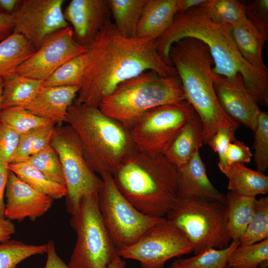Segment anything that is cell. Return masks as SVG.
Listing matches in <instances>:
<instances>
[{
	"label": "cell",
	"mask_w": 268,
	"mask_h": 268,
	"mask_svg": "<svg viewBox=\"0 0 268 268\" xmlns=\"http://www.w3.org/2000/svg\"><path fill=\"white\" fill-rule=\"evenodd\" d=\"M207 0H179V12L182 13L204 3Z\"/></svg>",
	"instance_id": "obj_48"
},
{
	"label": "cell",
	"mask_w": 268,
	"mask_h": 268,
	"mask_svg": "<svg viewBox=\"0 0 268 268\" xmlns=\"http://www.w3.org/2000/svg\"><path fill=\"white\" fill-rule=\"evenodd\" d=\"M256 268H261L260 267Z\"/></svg>",
	"instance_id": "obj_52"
},
{
	"label": "cell",
	"mask_w": 268,
	"mask_h": 268,
	"mask_svg": "<svg viewBox=\"0 0 268 268\" xmlns=\"http://www.w3.org/2000/svg\"><path fill=\"white\" fill-rule=\"evenodd\" d=\"M79 86L40 88L35 96L24 106L33 114L55 124L67 122L68 109L76 98Z\"/></svg>",
	"instance_id": "obj_19"
},
{
	"label": "cell",
	"mask_w": 268,
	"mask_h": 268,
	"mask_svg": "<svg viewBox=\"0 0 268 268\" xmlns=\"http://www.w3.org/2000/svg\"><path fill=\"white\" fill-rule=\"evenodd\" d=\"M36 51L33 45L20 34L13 33L0 42V78L15 72Z\"/></svg>",
	"instance_id": "obj_26"
},
{
	"label": "cell",
	"mask_w": 268,
	"mask_h": 268,
	"mask_svg": "<svg viewBox=\"0 0 268 268\" xmlns=\"http://www.w3.org/2000/svg\"><path fill=\"white\" fill-rule=\"evenodd\" d=\"M25 162L39 170L49 179L66 187L60 159L51 145L31 156Z\"/></svg>",
	"instance_id": "obj_35"
},
{
	"label": "cell",
	"mask_w": 268,
	"mask_h": 268,
	"mask_svg": "<svg viewBox=\"0 0 268 268\" xmlns=\"http://www.w3.org/2000/svg\"><path fill=\"white\" fill-rule=\"evenodd\" d=\"M146 0H108L109 9L118 32L126 38L135 37Z\"/></svg>",
	"instance_id": "obj_27"
},
{
	"label": "cell",
	"mask_w": 268,
	"mask_h": 268,
	"mask_svg": "<svg viewBox=\"0 0 268 268\" xmlns=\"http://www.w3.org/2000/svg\"><path fill=\"white\" fill-rule=\"evenodd\" d=\"M213 86L218 102L232 119L252 131L261 111L258 103L247 90L242 76L228 77L214 73Z\"/></svg>",
	"instance_id": "obj_15"
},
{
	"label": "cell",
	"mask_w": 268,
	"mask_h": 268,
	"mask_svg": "<svg viewBox=\"0 0 268 268\" xmlns=\"http://www.w3.org/2000/svg\"><path fill=\"white\" fill-rule=\"evenodd\" d=\"M178 12L179 0H146L135 37L155 41L170 27Z\"/></svg>",
	"instance_id": "obj_20"
},
{
	"label": "cell",
	"mask_w": 268,
	"mask_h": 268,
	"mask_svg": "<svg viewBox=\"0 0 268 268\" xmlns=\"http://www.w3.org/2000/svg\"><path fill=\"white\" fill-rule=\"evenodd\" d=\"M14 31V22L11 15L0 13V42L4 40Z\"/></svg>",
	"instance_id": "obj_45"
},
{
	"label": "cell",
	"mask_w": 268,
	"mask_h": 268,
	"mask_svg": "<svg viewBox=\"0 0 268 268\" xmlns=\"http://www.w3.org/2000/svg\"><path fill=\"white\" fill-rule=\"evenodd\" d=\"M225 222L231 241L240 243L255 211L257 199L229 191L225 195Z\"/></svg>",
	"instance_id": "obj_23"
},
{
	"label": "cell",
	"mask_w": 268,
	"mask_h": 268,
	"mask_svg": "<svg viewBox=\"0 0 268 268\" xmlns=\"http://www.w3.org/2000/svg\"><path fill=\"white\" fill-rule=\"evenodd\" d=\"M87 48L82 83L73 101L78 104L98 108L120 84L146 71L178 75L159 54L155 40L126 38L110 20Z\"/></svg>",
	"instance_id": "obj_1"
},
{
	"label": "cell",
	"mask_w": 268,
	"mask_h": 268,
	"mask_svg": "<svg viewBox=\"0 0 268 268\" xmlns=\"http://www.w3.org/2000/svg\"><path fill=\"white\" fill-rule=\"evenodd\" d=\"M184 100L178 75L163 76L148 70L120 84L102 100L98 108L130 131L150 110Z\"/></svg>",
	"instance_id": "obj_6"
},
{
	"label": "cell",
	"mask_w": 268,
	"mask_h": 268,
	"mask_svg": "<svg viewBox=\"0 0 268 268\" xmlns=\"http://www.w3.org/2000/svg\"><path fill=\"white\" fill-rule=\"evenodd\" d=\"M15 232V225L11 220L6 218H0V242L9 240Z\"/></svg>",
	"instance_id": "obj_46"
},
{
	"label": "cell",
	"mask_w": 268,
	"mask_h": 268,
	"mask_svg": "<svg viewBox=\"0 0 268 268\" xmlns=\"http://www.w3.org/2000/svg\"><path fill=\"white\" fill-rule=\"evenodd\" d=\"M86 60V53L66 62L43 81L45 87H81Z\"/></svg>",
	"instance_id": "obj_31"
},
{
	"label": "cell",
	"mask_w": 268,
	"mask_h": 268,
	"mask_svg": "<svg viewBox=\"0 0 268 268\" xmlns=\"http://www.w3.org/2000/svg\"><path fill=\"white\" fill-rule=\"evenodd\" d=\"M0 121L20 135L33 129L55 124L49 119L33 114L22 106L1 110Z\"/></svg>",
	"instance_id": "obj_30"
},
{
	"label": "cell",
	"mask_w": 268,
	"mask_h": 268,
	"mask_svg": "<svg viewBox=\"0 0 268 268\" xmlns=\"http://www.w3.org/2000/svg\"><path fill=\"white\" fill-rule=\"evenodd\" d=\"M47 244V259L44 268H70L57 255L54 242L49 240Z\"/></svg>",
	"instance_id": "obj_43"
},
{
	"label": "cell",
	"mask_w": 268,
	"mask_h": 268,
	"mask_svg": "<svg viewBox=\"0 0 268 268\" xmlns=\"http://www.w3.org/2000/svg\"><path fill=\"white\" fill-rule=\"evenodd\" d=\"M20 135L0 121V162L9 164L16 151Z\"/></svg>",
	"instance_id": "obj_40"
},
{
	"label": "cell",
	"mask_w": 268,
	"mask_h": 268,
	"mask_svg": "<svg viewBox=\"0 0 268 268\" xmlns=\"http://www.w3.org/2000/svg\"><path fill=\"white\" fill-rule=\"evenodd\" d=\"M64 0H22L12 14L13 33L20 34L38 50L54 33L69 26L64 15Z\"/></svg>",
	"instance_id": "obj_13"
},
{
	"label": "cell",
	"mask_w": 268,
	"mask_h": 268,
	"mask_svg": "<svg viewBox=\"0 0 268 268\" xmlns=\"http://www.w3.org/2000/svg\"><path fill=\"white\" fill-rule=\"evenodd\" d=\"M126 261L119 255H118L109 264L108 268H125Z\"/></svg>",
	"instance_id": "obj_49"
},
{
	"label": "cell",
	"mask_w": 268,
	"mask_h": 268,
	"mask_svg": "<svg viewBox=\"0 0 268 268\" xmlns=\"http://www.w3.org/2000/svg\"><path fill=\"white\" fill-rule=\"evenodd\" d=\"M7 167L20 179L53 200L60 199L67 196L66 187L49 179L39 170L25 162L9 163Z\"/></svg>",
	"instance_id": "obj_28"
},
{
	"label": "cell",
	"mask_w": 268,
	"mask_h": 268,
	"mask_svg": "<svg viewBox=\"0 0 268 268\" xmlns=\"http://www.w3.org/2000/svg\"><path fill=\"white\" fill-rule=\"evenodd\" d=\"M254 158L257 171L263 173L268 168V113L261 111L254 131Z\"/></svg>",
	"instance_id": "obj_37"
},
{
	"label": "cell",
	"mask_w": 268,
	"mask_h": 268,
	"mask_svg": "<svg viewBox=\"0 0 268 268\" xmlns=\"http://www.w3.org/2000/svg\"><path fill=\"white\" fill-rule=\"evenodd\" d=\"M247 19L259 30L268 34V0H241Z\"/></svg>",
	"instance_id": "obj_39"
},
{
	"label": "cell",
	"mask_w": 268,
	"mask_h": 268,
	"mask_svg": "<svg viewBox=\"0 0 268 268\" xmlns=\"http://www.w3.org/2000/svg\"><path fill=\"white\" fill-rule=\"evenodd\" d=\"M108 0H71L64 11L75 40L87 47L110 20Z\"/></svg>",
	"instance_id": "obj_17"
},
{
	"label": "cell",
	"mask_w": 268,
	"mask_h": 268,
	"mask_svg": "<svg viewBox=\"0 0 268 268\" xmlns=\"http://www.w3.org/2000/svg\"><path fill=\"white\" fill-rule=\"evenodd\" d=\"M21 1L22 0H0V13L12 15Z\"/></svg>",
	"instance_id": "obj_47"
},
{
	"label": "cell",
	"mask_w": 268,
	"mask_h": 268,
	"mask_svg": "<svg viewBox=\"0 0 268 268\" xmlns=\"http://www.w3.org/2000/svg\"><path fill=\"white\" fill-rule=\"evenodd\" d=\"M177 169L178 198H199L225 203V195L216 189L208 178L200 150L188 162Z\"/></svg>",
	"instance_id": "obj_18"
},
{
	"label": "cell",
	"mask_w": 268,
	"mask_h": 268,
	"mask_svg": "<svg viewBox=\"0 0 268 268\" xmlns=\"http://www.w3.org/2000/svg\"><path fill=\"white\" fill-rule=\"evenodd\" d=\"M100 177L103 185L98 195L99 209L119 250L135 243L147 229L164 218L149 216L137 210L120 192L111 174L105 173Z\"/></svg>",
	"instance_id": "obj_10"
},
{
	"label": "cell",
	"mask_w": 268,
	"mask_h": 268,
	"mask_svg": "<svg viewBox=\"0 0 268 268\" xmlns=\"http://www.w3.org/2000/svg\"><path fill=\"white\" fill-rule=\"evenodd\" d=\"M266 239H268V196L257 200L254 215L239 246L251 245Z\"/></svg>",
	"instance_id": "obj_36"
},
{
	"label": "cell",
	"mask_w": 268,
	"mask_h": 268,
	"mask_svg": "<svg viewBox=\"0 0 268 268\" xmlns=\"http://www.w3.org/2000/svg\"><path fill=\"white\" fill-rule=\"evenodd\" d=\"M2 92H3V80L0 78V112L2 107Z\"/></svg>",
	"instance_id": "obj_50"
},
{
	"label": "cell",
	"mask_w": 268,
	"mask_h": 268,
	"mask_svg": "<svg viewBox=\"0 0 268 268\" xmlns=\"http://www.w3.org/2000/svg\"><path fill=\"white\" fill-rule=\"evenodd\" d=\"M51 145L63 167L67 189L66 208L71 214L83 197L99 193L103 181L87 163L78 137L70 126L55 127Z\"/></svg>",
	"instance_id": "obj_9"
},
{
	"label": "cell",
	"mask_w": 268,
	"mask_h": 268,
	"mask_svg": "<svg viewBox=\"0 0 268 268\" xmlns=\"http://www.w3.org/2000/svg\"><path fill=\"white\" fill-rule=\"evenodd\" d=\"M47 251V244L31 245L15 240L0 242V268H15L27 258Z\"/></svg>",
	"instance_id": "obj_32"
},
{
	"label": "cell",
	"mask_w": 268,
	"mask_h": 268,
	"mask_svg": "<svg viewBox=\"0 0 268 268\" xmlns=\"http://www.w3.org/2000/svg\"><path fill=\"white\" fill-rule=\"evenodd\" d=\"M4 217L21 221L26 217L34 220L51 208L53 200L20 179L9 170L5 190Z\"/></svg>",
	"instance_id": "obj_16"
},
{
	"label": "cell",
	"mask_w": 268,
	"mask_h": 268,
	"mask_svg": "<svg viewBox=\"0 0 268 268\" xmlns=\"http://www.w3.org/2000/svg\"><path fill=\"white\" fill-rule=\"evenodd\" d=\"M187 37L206 44L213 61L215 74L228 77L241 74L247 90L258 104L268 106V73L243 58L229 27L212 20L201 5L177 13L170 27L155 41L159 54L167 64L172 65L169 52L172 44Z\"/></svg>",
	"instance_id": "obj_2"
},
{
	"label": "cell",
	"mask_w": 268,
	"mask_h": 268,
	"mask_svg": "<svg viewBox=\"0 0 268 268\" xmlns=\"http://www.w3.org/2000/svg\"><path fill=\"white\" fill-rule=\"evenodd\" d=\"M203 144V126L196 113L184 126L164 156L179 168L188 162Z\"/></svg>",
	"instance_id": "obj_22"
},
{
	"label": "cell",
	"mask_w": 268,
	"mask_h": 268,
	"mask_svg": "<svg viewBox=\"0 0 268 268\" xmlns=\"http://www.w3.org/2000/svg\"><path fill=\"white\" fill-rule=\"evenodd\" d=\"M39 128L33 129L20 135L16 151L10 163L25 162L31 156Z\"/></svg>",
	"instance_id": "obj_42"
},
{
	"label": "cell",
	"mask_w": 268,
	"mask_h": 268,
	"mask_svg": "<svg viewBox=\"0 0 268 268\" xmlns=\"http://www.w3.org/2000/svg\"><path fill=\"white\" fill-rule=\"evenodd\" d=\"M192 252L183 233L164 218L147 229L135 243L119 249L118 254L139 262L141 268H163L169 259Z\"/></svg>",
	"instance_id": "obj_12"
},
{
	"label": "cell",
	"mask_w": 268,
	"mask_h": 268,
	"mask_svg": "<svg viewBox=\"0 0 268 268\" xmlns=\"http://www.w3.org/2000/svg\"><path fill=\"white\" fill-rule=\"evenodd\" d=\"M169 58L181 81L185 100L201 120L203 144L219 128L239 126L218 102L213 86V61L205 44L192 37L182 39L172 44Z\"/></svg>",
	"instance_id": "obj_3"
},
{
	"label": "cell",
	"mask_w": 268,
	"mask_h": 268,
	"mask_svg": "<svg viewBox=\"0 0 268 268\" xmlns=\"http://www.w3.org/2000/svg\"><path fill=\"white\" fill-rule=\"evenodd\" d=\"M87 51V47L75 40L72 29L69 26L49 36L15 72L44 81L66 62Z\"/></svg>",
	"instance_id": "obj_14"
},
{
	"label": "cell",
	"mask_w": 268,
	"mask_h": 268,
	"mask_svg": "<svg viewBox=\"0 0 268 268\" xmlns=\"http://www.w3.org/2000/svg\"><path fill=\"white\" fill-rule=\"evenodd\" d=\"M170 268H182L178 259L174 260L170 266Z\"/></svg>",
	"instance_id": "obj_51"
},
{
	"label": "cell",
	"mask_w": 268,
	"mask_h": 268,
	"mask_svg": "<svg viewBox=\"0 0 268 268\" xmlns=\"http://www.w3.org/2000/svg\"><path fill=\"white\" fill-rule=\"evenodd\" d=\"M253 154L244 142L236 139L231 141L228 144L225 158L227 166L235 163L244 165L251 162Z\"/></svg>",
	"instance_id": "obj_41"
},
{
	"label": "cell",
	"mask_w": 268,
	"mask_h": 268,
	"mask_svg": "<svg viewBox=\"0 0 268 268\" xmlns=\"http://www.w3.org/2000/svg\"><path fill=\"white\" fill-rule=\"evenodd\" d=\"M98 195L83 197L71 214L70 224L77 237L68 264L70 268H108L119 255L103 220Z\"/></svg>",
	"instance_id": "obj_8"
},
{
	"label": "cell",
	"mask_w": 268,
	"mask_h": 268,
	"mask_svg": "<svg viewBox=\"0 0 268 268\" xmlns=\"http://www.w3.org/2000/svg\"><path fill=\"white\" fill-rule=\"evenodd\" d=\"M268 261V239L255 244L238 246L230 255L228 268H256Z\"/></svg>",
	"instance_id": "obj_34"
},
{
	"label": "cell",
	"mask_w": 268,
	"mask_h": 268,
	"mask_svg": "<svg viewBox=\"0 0 268 268\" xmlns=\"http://www.w3.org/2000/svg\"><path fill=\"white\" fill-rule=\"evenodd\" d=\"M238 126L219 128L207 142V144L218 156L219 170L227 166L225 154L229 143L236 139L235 134Z\"/></svg>",
	"instance_id": "obj_38"
},
{
	"label": "cell",
	"mask_w": 268,
	"mask_h": 268,
	"mask_svg": "<svg viewBox=\"0 0 268 268\" xmlns=\"http://www.w3.org/2000/svg\"><path fill=\"white\" fill-rule=\"evenodd\" d=\"M239 244L232 240L224 249L210 248L193 257L178 260L182 268H228L229 257Z\"/></svg>",
	"instance_id": "obj_33"
},
{
	"label": "cell",
	"mask_w": 268,
	"mask_h": 268,
	"mask_svg": "<svg viewBox=\"0 0 268 268\" xmlns=\"http://www.w3.org/2000/svg\"><path fill=\"white\" fill-rule=\"evenodd\" d=\"M201 6L212 20L229 27L247 18L241 0H207Z\"/></svg>",
	"instance_id": "obj_29"
},
{
	"label": "cell",
	"mask_w": 268,
	"mask_h": 268,
	"mask_svg": "<svg viewBox=\"0 0 268 268\" xmlns=\"http://www.w3.org/2000/svg\"><path fill=\"white\" fill-rule=\"evenodd\" d=\"M228 179L230 191L251 198L268 193V177L244 165L235 163L220 170Z\"/></svg>",
	"instance_id": "obj_24"
},
{
	"label": "cell",
	"mask_w": 268,
	"mask_h": 268,
	"mask_svg": "<svg viewBox=\"0 0 268 268\" xmlns=\"http://www.w3.org/2000/svg\"><path fill=\"white\" fill-rule=\"evenodd\" d=\"M225 209V204L217 201L178 198L166 215L185 235L197 255L210 248L224 249L230 245Z\"/></svg>",
	"instance_id": "obj_7"
},
{
	"label": "cell",
	"mask_w": 268,
	"mask_h": 268,
	"mask_svg": "<svg viewBox=\"0 0 268 268\" xmlns=\"http://www.w3.org/2000/svg\"><path fill=\"white\" fill-rule=\"evenodd\" d=\"M177 167L164 155H149L136 150L112 175L122 194L137 210L163 217L177 195Z\"/></svg>",
	"instance_id": "obj_4"
},
{
	"label": "cell",
	"mask_w": 268,
	"mask_h": 268,
	"mask_svg": "<svg viewBox=\"0 0 268 268\" xmlns=\"http://www.w3.org/2000/svg\"><path fill=\"white\" fill-rule=\"evenodd\" d=\"M2 80V110L27 105L35 96L44 81L15 72L5 76Z\"/></svg>",
	"instance_id": "obj_25"
},
{
	"label": "cell",
	"mask_w": 268,
	"mask_h": 268,
	"mask_svg": "<svg viewBox=\"0 0 268 268\" xmlns=\"http://www.w3.org/2000/svg\"><path fill=\"white\" fill-rule=\"evenodd\" d=\"M230 31L238 51L253 67L268 73L262 57L268 34L259 30L247 18L230 27Z\"/></svg>",
	"instance_id": "obj_21"
},
{
	"label": "cell",
	"mask_w": 268,
	"mask_h": 268,
	"mask_svg": "<svg viewBox=\"0 0 268 268\" xmlns=\"http://www.w3.org/2000/svg\"><path fill=\"white\" fill-rule=\"evenodd\" d=\"M196 113L186 100L150 110L130 131L137 150L149 155H164L184 126Z\"/></svg>",
	"instance_id": "obj_11"
},
{
	"label": "cell",
	"mask_w": 268,
	"mask_h": 268,
	"mask_svg": "<svg viewBox=\"0 0 268 268\" xmlns=\"http://www.w3.org/2000/svg\"><path fill=\"white\" fill-rule=\"evenodd\" d=\"M66 123L76 133L87 163L100 176L113 175L137 150L130 131L98 107L73 102L68 109Z\"/></svg>",
	"instance_id": "obj_5"
},
{
	"label": "cell",
	"mask_w": 268,
	"mask_h": 268,
	"mask_svg": "<svg viewBox=\"0 0 268 268\" xmlns=\"http://www.w3.org/2000/svg\"><path fill=\"white\" fill-rule=\"evenodd\" d=\"M7 165V164L0 162V218H5L3 198L9 171Z\"/></svg>",
	"instance_id": "obj_44"
}]
</instances>
